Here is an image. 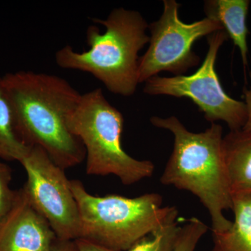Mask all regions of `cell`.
Returning a JSON list of instances; mask_svg holds the SVG:
<instances>
[{
	"label": "cell",
	"mask_w": 251,
	"mask_h": 251,
	"mask_svg": "<svg viewBox=\"0 0 251 251\" xmlns=\"http://www.w3.org/2000/svg\"><path fill=\"white\" fill-rule=\"evenodd\" d=\"M31 147L21 139L16 128L12 105L0 76V159L21 163Z\"/></svg>",
	"instance_id": "4fadbf2b"
},
{
	"label": "cell",
	"mask_w": 251,
	"mask_h": 251,
	"mask_svg": "<svg viewBox=\"0 0 251 251\" xmlns=\"http://www.w3.org/2000/svg\"><path fill=\"white\" fill-rule=\"evenodd\" d=\"M150 122L174 136L173 152L160 178L161 184L196 196L209 212L212 232L228 229L232 221L224 211L232 209L233 198L225 162L223 127L211 123L204 131L193 133L175 116L153 117Z\"/></svg>",
	"instance_id": "7a4b0ae2"
},
{
	"label": "cell",
	"mask_w": 251,
	"mask_h": 251,
	"mask_svg": "<svg viewBox=\"0 0 251 251\" xmlns=\"http://www.w3.org/2000/svg\"><path fill=\"white\" fill-rule=\"evenodd\" d=\"M181 4L175 0L163 1L161 17L148 26V49L139 58L138 81L145 82L160 72L181 75L196 67L200 57L193 52L194 43L216 31L224 30L219 21L205 18L192 23H185L179 16Z\"/></svg>",
	"instance_id": "52a82bcc"
},
{
	"label": "cell",
	"mask_w": 251,
	"mask_h": 251,
	"mask_svg": "<svg viewBox=\"0 0 251 251\" xmlns=\"http://www.w3.org/2000/svg\"><path fill=\"white\" fill-rule=\"evenodd\" d=\"M78 208L80 236L110 250L127 251L145 237L177 221L178 209L163 206L157 193L136 198L119 195L99 197L87 192L80 180H70Z\"/></svg>",
	"instance_id": "277c9868"
},
{
	"label": "cell",
	"mask_w": 251,
	"mask_h": 251,
	"mask_svg": "<svg viewBox=\"0 0 251 251\" xmlns=\"http://www.w3.org/2000/svg\"><path fill=\"white\" fill-rule=\"evenodd\" d=\"M223 144L232 198L251 197V132L230 130Z\"/></svg>",
	"instance_id": "30bf717a"
},
{
	"label": "cell",
	"mask_w": 251,
	"mask_h": 251,
	"mask_svg": "<svg viewBox=\"0 0 251 251\" xmlns=\"http://www.w3.org/2000/svg\"><path fill=\"white\" fill-rule=\"evenodd\" d=\"M249 0H209L204 3L206 18L221 23L228 37L239 49L244 67L248 65L247 16Z\"/></svg>",
	"instance_id": "8fae6325"
},
{
	"label": "cell",
	"mask_w": 251,
	"mask_h": 251,
	"mask_svg": "<svg viewBox=\"0 0 251 251\" xmlns=\"http://www.w3.org/2000/svg\"><path fill=\"white\" fill-rule=\"evenodd\" d=\"M78 251H115L84 239L75 240Z\"/></svg>",
	"instance_id": "e0dca14e"
},
{
	"label": "cell",
	"mask_w": 251,
	"mask_h": 251,
	"mask_svg": "<svg viewBox=\"0 0 251 251\" xmlns=\"http://www.w3.org/2000/svg\"><path fill=\"white\" fill-rule=\"evenodd\" d=\"M21 163L27 173L23 187L31 204L47 220L57 239L76 240L80 236L78 208L64 170L39 147H31Z\"/></svg>",
	"instance_id": "ba28073f"
},
{
	"label": "cell",
	"mask_w": 251,
	"mask_h": 251,
	"mask_svg": "<svg viewBox=\"0 0 251 251\" xmlns=\"http://www.w3.org/2000/svg\"><path fill=\"white\" fill-rule=\"evenodd\" d=\"M2 77L23 141L43 149L64 171L82 163L85 148L67 124L82 94L67 80L50 74L18 71Z\"/></svg>",
	"instance_id": "6da1fadb"
},
{
	"label": "cell",
	"mask_w": 251,
	"mask_h": 251,
	"mask_svg": "<svg viewBox=\"0 0 251 251\" xmlns=\"http://www.w3.org/2000/svg\"><path fill=\"white\" fill-rule=\"evenodd\" d=\"M54 251H78L75 241H64L57 239Z\"/></svg>",
	"instance_id": "d6986e66"
},
{
	"label": "cell",
	"mask_w": 251,
	"mask_h": 251,
	"mask_svg": "<svg viewBox=\"0 0 251 251\" xmlns=\"http://www.w3.org/2000/svg\"><path fill=\"white\" fill-rule=\"evenodd\" d=\"M224 30L207 36L208 50L204 62L190 75L151 77L145 82L144 92L192 100L207 121L226 122L230 130L242 129L247 121V108L226 93L216 74L215 65L220 48L228 39Z\"/></svg>",
	"instance_id": "8992f818"
},
{
	"label": "cell",
	"mask_w": 251,
	"mask_h": 251,
	"mask_svg": "<svg viewBox=\"0 0 251 251\" xmlns=\"http://www.w3.org/2000/svg\"><path fill=\"white\" fill-rule=\"evenodd\" d=\"M105 27L101 33L97 25L86 32L87 51L75 52L65 46L55 53L59 67L92 74L112 93L130 97L138 81V52L150 41L143 16L133 10H112L106 19H92Z\"/></svg>",
	"instance_id": "3957f363"
},
{
	"label": "cell",
	"mask_w": 251,
	"mask_h": 251,
	"mask_svg": "<svg viewBox=\"0 0 251 251\" xmlns=\"http://www.w3.org/2000/svg\"><path fill=\"white\" fill-rule=\"evenodd\" d=\"M12 170L0 159V222L11 210L17 196L18 190L11 187Z\"/></svg>",
	"instance_id": "2e32d148"
},
{
	"label": "cell",
	"mask_w": 251,
	"mask_h": 251,
	"mask_svg": "<svg viewBox=\"0 0 251 251\" xmlns=\"http://www.w3.org/2000/svg\"><path fill=\"white\" fill-rule=\"evenodd\" d=\"M124 122L121 112L98 88L82 94L67 124L85 148L87 174L115 175L128 186L151 177L155 166L151 161L135 159L126 152L122 145Z\"/></svg>",
	"instance_id": "5b68a950"
},
{
	"label": "cell",
	"mask_w": 251,
	"mask_h": 251,
	"mask_svg": "<svg viewBox=\"0 0 251 251\" xmlns=\"http://www.w3.org/2000/svg\"><path fill=\"white\" fill-rule=\"evenodd\" d=\"M57 239L25 188L18 189L14 205L0 222V251H54Z\"/></svg>",
	"instance_id": "9c48e42d"
},
{
	"label": "cell",
	"mask_w": 251,
	"mask_h": 251,
	"mask_svg": "<svg viewBox=\"0 0 251 251\" xmlns=\"http://www.w3.org/2000/svg\"><path fill=\"white\" fill-rule=\"evenodd\" d=\"M251 80V72L250 73ZM244 98H245L246 108H247V121L242 128L244 131L251 132V89L244 91Z\"/></svg>",
	"instance_id": "ac0fdd59"
},
{
	"label": "cell",
	"mask_w": 251,
	"mask_h": 251,
	"mask_svg": "<svg viewBox=\"0 0 251 251\" xmlns=\"http://www.w3.org/2000/svg\"><path fill=\"white\" fill-rule=\"evenodd\" d=\"M180 229L177 221L145 237L127 251H173Z\"/></svg>",
	"instance_id": "5bb4252c"
},
{
	"label": "cell",
	"mask_w": 251,
	"mask_h": 251,
	"mask_svg": "<svg viewBox=\"0 0 251 251\" xmlns=\"http://www.w3.org/2000/svg\"><path fill=\"white\" fill-rule=\"evenodd\" d=\"M209 230V227L198 218L188 219L180 226L173 251H196L200 241Z\"/></svg>",
	"instance_id": "9a60e30c"
},
{
	"label": "cell",
	"mask_w": 251,
	"mask_h": 251,
	"mask_svg": "<svg viewBox=\"0 0 251 251\" xmlns=\"http://www.w3.org/2000/svg\"><path fill=\"white\" fill-rule=\"evenodd\" d=\"M234 220L224 232H212L211 251H251V197H233Z\"/></svg>",
	"instance_id": "7c38bea8"
}]
</instances>
